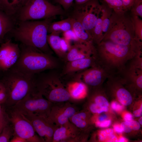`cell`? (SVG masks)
I'll return each instance as SVG.
<instances>
[{
    "instance_id": "816d5d0a",
    "label": "cell",
    "mask_w": 142,
    "mask_h": 142,
    "mask_svg": "<svg viewBox=\"0 0 142 142\" xmlns=\"http://www.w3.org/2000/svg\"><path fill=\"white\" fill-rule=\"evenodd\" d=\"M90 0H74L76 4L77 5L84 4L88 2Z\"/></svg>"
},
{
    "instance_id": "ba28073f",
    "label": "cell",
    "mask_w": 142,
    "mask_h": 142,
    "mask_svg": "<svg viewBox=\"0 0 142 142\" xmlns=\"http://www.w3.org/2000/svg\"><path fill=\"white\" fill-rule=\"evenodd\" d=\"M53 103L35 88L13 106L24 116L33 114L48 117Z\"/></svg>"
},
{
    "instance_id": "f35d334b",
    "label": "cell",
    "mask_w": 142,
    "mask_h": 142,
    "mask_svg": "<svg viewBox=\"0 0 142 142\" xmlns=\"http://www.w3.org/2000/svg\"><path fill=\"white\" fill-rule=\"evenodd\" d=\"M71 46L70 42L67 40L63 37L61 38V48L62 52L64 54L65 57L67 53L70 49Z\"/></svg>"
},
{
    "instance_id": "4dcf8cb0",
    "label": "cell",
    "mask_w": 142,
    "mask_h": 142,
    "mask_svg": "<svg viewBox=\"0 0 142 142\" xmlns=\"http://www.w3.org/2000/svg\"><path fill=\"white\" fill-rule=\"evenodd\" d=\"M113 11L116 13L124 12L121 0H103Z\"/></svg>"
},
{
    "instance_id": "7dc6e473",
    "label": "cell",
    "mask_w": 142,
    "mask_h": 142,
    "mask_svg": "<svg viewBox=\"0 0 142 142\" xmlns=\"http://www.w3.org/2000/svg\"><path fill=\"white\" fill-rule=\"evenodd\" d=\"M10 142H27L23 139L16 135L13 136L10 141Z\"/></svg>"
},
{
    "instance_id": "681fc988",
    "label": "cell",
    "mask_w": 142,
    "mask_h": 142,
    "mask_svg": "<svg viewBox=\"0 0 142 142\" xmlns=\"http://www.w3.org/2000/svg\"><path fill=\"white\" fill-rule=\"evenodd\" d=\"M142 115V105L141 104L140 108L134 111L133 113V115L135 117H139Z\"/></svg>"
},
{
    "instance_id": "8d00e7d4",
    "label": "cell",
    "mask_w": 142,
    "mask_h": 142,
    "mask_svg": "<svg viewBox=\"0 0 142 142\" xmlns=\"http://www.w3.org/2000/svg\"><path fill=\"white\" fill-rule=\"evenodd\" d=\"M89 108L90 111L94 113L100 114L104 112L107 111L108 109V107H101L94 103L90 104Z\"/></svg>"
},
{
    "instance_id": "db71d44e",
    "label": "cell",
    "mask_w": 142,
    "mask_h": 142,
    "mask_svg": "<svg viewBox=\"0 0 142 142\" xmlns=\"http://www.w3.org/2000/svg\"><path fill=\"white\" fill-rule=\"evenodd\" d=\"M127 140L126 139L123 137H121L118 140V142H124L127 141Z\"/></svg>"
},
{
    "instance_id": "836d02e7",
    "label": "cell",
    "mask_w": 142,
    "mask_h": 142,
    "mask_svg": "<svg viewBox=\"0 0 142 142\" xmlns=\"http://www.w3.org/2000/svg\"><path fill=\"white\" fill-rule=\"evenodd\" d=\"M142 52L137 54L131 60V67L142 69Z\"/></svg>"
},
{
    "instance_id": "8992f818",
    "label": "cell",
    "mask_w": 142,
    "mask_h": 142,
    "mask_svg": "<svg viewBox=\"0 0 142 142\" xmlns=\"http://www.w3.org/2000/svg\"><path fill=\"white\" fill-rule=\"evenodd\" d=\"M53 69L35 75L34 84L36 90L53 103L72 100L65 87Z\"/></svg>"
},
{
    "instance_id": "277c9868",
    "label": "cell",
    "mask_w": 142,
    "mask_h": 142,
    "mask_svg": "<svg viewBox=\"0 0 142 142\" xmlns=\"http://www.w3.org/2000/svg\"><path fill=\"white\" fill-rule=\"evenodd\" d=\"M19 47V57L12 68L25 74L34 75L58 67V63L52 55L22 44Z\"/></svg>"
},
{
    "instance_id": "9c48e42d",
    "label": "cell",
    "mask_w": 142,
    "mask_h": 142,
    "mask_svg": "<svg viewBox=\"0 0 142 142\" xmlns=\"http://www.w3.org/2000/svg\"><path fill=\"white\" fill-rule=\"evenodd\" d=\"M4 108L13 126L14 135L23 139L27 142H43L36 134L31 122L25 116L13 106Z\"/></svg>"
},
{
    "instance_id": "b9f144b4",
    "label": "cell",
    "mask_w": 142,
    "mask_h": 142,
    "mask_svg": "<svg viewBox=\"0 0 142 142\" xmlns=\"http://www.w3.org/2000/svg\"><path fill=\"white\" fill-rule=\"evenodd\" d=\"M74 0H59L58 2L65 10H67L72 5Z\"/></svg>"
},
{
    "instance_id": "e575fe53",
    "label": "cell",
    "mask_w": 142,
    "mask_h": 142,
    "mask_svg": "<svg viewBox=\"0 0 142 142\" xmlns=\"http://www.w3.org/2000/svg\"><path fill=\"white\" fill-rule=\"evenodd\" d=\"M94 103L97 105L103 107H108L109 105L108 102L104 97L100 95L94 96Z\"/></svg>"
},
{
    "instance_id": "603a6c76",
    "label": "cell",
    "mask_w": 142,
    "mask_h": 142,
    "mask_svg": "<svg viewBox=\"0 0 142 142\" xmlns=\"http://www.w3.org/2000/svg\"><path fill=\"white\" fill-rule=\"evenodd\" d=\"M99 1L101 2L102 32L104 37L109 27L110 18L113 10L103 1L99 0Z\"/></svg>"
},
{
    "instance_id": "5b68a950",
    "label": "cell",
    "mask_w": 142,
    "mask_h": 142,
    "mask_svg": "<svg viewBox=\"0 0 142 142\" xmlns=\"http://www.w3.org/2000/svg\"><path fill=\"white\" fill-rule=\"evenodd\" d=\"M1 81L5 87L6 97L4 108L14 106L35 89L34 75L23 73L12 68L3 72Z\"/></svg>"
},
{
    "instance_id": "9a60e30c",
    "label": "cell",
    "mask_w": 142,
    "mask_h": 142,
    "mask_svg": "<svg viewBox=\"0 0 142 142\" xmlns=\"http://www.w3.org/2000/svg\"><path fill=\"white\" fill-rule=\"evenodd\" d=\"M18 44L9 40L0 47V70L3 72L11 68L16 63L20 54Z\"/></svg>"
},
{
    "instance_id": "ab89813d",
    "label": "cell",
    "mask_w": 142,
    "mask_h": 142,
    "mask_svg": "<svg viewBox=\"0 0 142 142\" xmlns=\"http://www.w3.org/2000/svg\"><path fill=\"white\" fill-rule=\"evenodd\" d=\"M61 32L60 27V21L51 23L48 28V33H60Z\"/></svg>"
},
{
    "instance_id": "11a10c76",
    "label": "cell",
    "mask_w": 142,
    "mask_h": 142,
    "mask_svg": "<svg viewBox=\"0 0 142 142\" xmlns=\"http://www.w3.org/2000/svg\"><path fill=\"white\" fill-rule=\"evenodd\" d=\"M139 123L140 124L142 125V117H141L139 119Z\"/></svg>"
},
{
    "instance_id": "f6af8a7d",
    "label": "cell",
    "mask_w": 142,
    "mask_h": 142,
    "mask_svg": "<svg viewBox=\"0 0 142 142\" xmlns=\"http://www.w3.org/2000/svg\"><path fill=\"white\" fill-rule=\"evenodd\" d=\"M128 122L132 130H138L140 128L141 126L139 122L133 120Z\"/></svg>"
},
{
    "instance_id": "bcb514c9",
    "label": "cell",
    "mask_w": 142,
    "mask_h": 142,
    "mask_svg": "<svg viewBox=\"0 0 142 142\" xmlns=\"http://www.w3.org/2000/svg\"><path fill=\"white\" fill-rule=\"evenodd\" d=\"M111 106L113 109L117 111H121L123 108V106L120 104L116 102L115 101L112 102Z\"/></svg>"
},
{
    "instance_id": "f5cc1de1",
    "label": "cell",
    "mask_w": 142,
    "mask_h": 142,
    "mask_svg": "<svg viewBox=\"0 0 142 142\" xmlns=\"http://www.w3.org/2000/svg\"><path fill=\"white\" fill-rule=\"evenodd\" d=\"M107 116L105 115H101L99 116L96 121H101L106 120Z\"/></svg>"
},
{
    "instance_id": "9f6ffc18",
    "label": "cell",
    "mask_w": 142,
    "mask_h": 142,
    "mask_svg": "<svg viewBox=\"0 0 142 142\" xmlns=\"http://www.w3.org/2000/svg\"><path fill=\"white\" fill-rule=\"evenodd\" d=\"M59 0H56V1L58 2Z\"/></svg>"
},
{
    "instance_id": "8fae6325",
    "label": "cell",
    "mask_w": 142,
    "mask_h": 142,
    "mask_svg": "<svg viewBox=\"0 0 142 142\" xmlns=\"http://www.w3.org/2000/svg\"><path fill=\"white\" fill-rule=\"evenodd\" d=\"M78 73L73 80L80 81L86 85L93 87L100 85L111 75L108 71L99 63Z\"/></svg>"
},
{
    "instance_id": "83f0119b",
    "label": "cell",
    "mask_w": 142,
    "mask_h": 142,
    "mask_svg": "<svg viewBox=\"0 0 142 142\" xmlns=\"http://www.w3.org/2000/svg\"><path fill=\"white\" fill-rule=\"evenodd\" d=\"M99 140L104 142H118V139L114 134L112 129H108L102 130L98 134Z\"/></svg>"
},
{
    "instance_id": "2e32d148",
    "label": "cell",
    "mask_w": 142,
    "mask_h": 142,
    "mask_svg": "<svg viewBox=\"0 0 142 142\" xmlns=\"http://www.w3.org/2000/svg\"><path fill=\"white\" fill-rule=\"evenodd\" d=\"M97 54L93 43L86 44L80 42L74 43L67 53L64 60L66 62L88 57Z\"/></svg>"
},
{
    "instance_id": "cb8c5ba5",
    "label": "cell",
    "mask_w": 142,
    "mask_h": 142,
    "mask_svg": "<svg viewBox=\"0 0 142 142\" xmlns=\"http://www.w3.org/2000/svg\"><path fill=\"white\" fill-rule=\"evenodd\" d=\"M12 20L7 15L0 12V42L5 35L12 28Z\"/></svg>"
},
{
    "instance_id": "f1b7e54d",
    "label": "cell",
    "mask_w": 142,
    "mask_h": 142,
    "mask_svg": "<svg viewBox=\"0 0 142 142\" xmlns=\"http://www.w3.org/2000/svg\"><path fill=\"white\" fill-rule=\"evenodd\" d=\"M14 134L13 126L10 121L4 128L0 134V142H9Z\"/></svg>"
},
{
    "instance_id": "f907efd6",
    "label": "cell",
    "mask_w": 142,
    "mask_h": 142,
    "mask_svg": "<svg viewBox=\"0 0 142 142\" xmlns=\"http://www.w3.org/2000/svg\"><path fill=\"white\" fill-rule=\"evenodd\" d=\"M113 128L115 131L117 133H120L123 131L121 125H114Z\"/></svg>"
},
{
    "instance_id": "4fadbf2b",
    "label": "cell",
    "mask_w": 142,
    "mask_h": 142,
    "mask_svg": "<svg viewBox=\"0 0 142 142\" xmlns=\"http://www.w3.org/2000/svg\"><path fill=\"white\" fill-rule=\"evenodd\" d=\"M84 130L78 128L69 120L55 130L52 142L82 141L85 138Z\"/></svg>"
},
{
    "instance_id": "7a4b0ae2",
    "label": "cell",
    "mask_w": 142,
    "mask_h": 142,
    "mask_svg": "<svg viewBox=\"0 0 142 142\" xmlns=\"http://www.w3.org/2000/svg\"><path fill=\"white\" fill-rule=\"evenodd\" d=\"M53 18L40 21H21L14 31L15 39L21 44L52 55L53 53L48 44L47 38L48 27Z\"/></svg>"
},
{
    "instance_id": "d590c367",
    "label": "cell",
    "mask_w": 142,
    "mask_h": 142,
    "mask_svg": "<svg viewBox=\"0 0 142 142\" xmlns=\"http://www.w3.org/2000/svg\"><path fill=\"white\" fill-rule=\"evenodd\" d=\"M63 37L70 42H80L72 29L63 32Z\"/></svg>"
},
{
    "instance_id": "60d3db41",
    "label": "cell",
    "mask_w": 142,
    "mask_h": 142,
    "mask_svg": "<svg viewBox=\"0 0 142 142\" xmlns=\"http://www.w3.org/2000/svg\"><path fill=\"white\" fill-rule=\"evenodd\" d=\"M135 0H121L124 12L130 11Z\"/></svg>"
},
{
    "instance_id": "d6986e66",
    "label": "cell",
    "mask_w": 142,
    "mask_h": 142,
    "mask_svg": "<svg viewBox=\"0 0 142 142\" xmlns=\"http://www.w3.org/2000/svg\"><path fill=\"white\" fill-rule=\"evenodd\" d=\"M71 20L72 29L80 42L86 43H93L92 37L78 21L72 17ZM94 44V43H93Z\"/></svg>"
},
{
    "instance_id": "ac0fdd59",
    "label": "cell",
    "mask_w": 142,
    "mask_h": 142,
    "mask_svg": "<svg viewBox=\"0 0 142 142\" xmlns=\"http://www.w3.org/2000/svg\"><path fill=\"white\" fill-rule=\"evenodd\" d=\"M66 88L73 100L82 99L87 94V86L80 81L73 80L68 83Z\"/></svg>"
},
{
    "instance_id": "6da1fadb",
    "label": "cell",
    "mask_w": 142,
    "mask_h": 142,
    "mask_svg": "<svg viewBox=\"0 0 142 142\" xmlns=\"http://www.w3.org/2000/svg\"><path fill=\"white\" fill-rule=\"evenodd\" d=\"M96 49L99 63L111 74L121 73L126 63L142 52L141 50L105 40H102Z\"/></svg>"
},
{
    "instance_id": "ffe728a7",
    "label": "cell",
    "mask_w": 142,
    "mask_h": 142,
    "mask_svg": "<svg viewBox=\"0 0 142 142\" xmlns=\"http://www.w3.org/2000/svg\"><path fill=\"white\" fill-rule=\"evenodd\" d=\"M122 72L124 73L123 79L131 81L139 88H142V69L129 66L127 70L125 69Z\"/></svg>"
},
{
    "instance_id": "d4e9b609",
    "label": "cell",
    "mask_w": 142,
    "mask_h": 142,
    "mask_svg": "<svg viewBox=\"0 0 142 142\" xmlns=\"http://www.w3.org/2000/svg\"><path fill=\"white\" fill-rule=\"evenodd\" d=\"M93 43L97 45L103 40L104 36L102 32V11L99 15L97 21L95 26L92 34Z\"/></svg>"
},
{
    "instance_id": "f546056e",
    "label": "cell",
    "mask_w": 142,
    "mask_h": 142,
    "mask_svg": "<svg viewBox=\"0 0 142 142\" xmlns=\"http://www.w3.org/2000/svg\"><path fill=\"white\" fill-rule=\"evenodd\" d=\"M131 16L133 23L135 37L137 39L142 42V20L137 16Z\"/></svg>"
},
{
    "instance_id": "52a82bcc",
    "label": "cell",
    "mask_w": 142,
    "mask_h": 142,
    "mask_svg": "<svg viewBox=\"0 0 142 142\" xmlns=\"http://www.w3.org/2000/svg\"><path fill=\"white\" fill-rule=\"evenodd\" d=\"M21 21L46 19L64 14L60 6L47 0H29L19 11Z\"/></svg>"
},
{
    "instance_id": "4316f807",
    "label": "cell",
    "mask_w": 142,
    "mask_h": 142,
    "mask_svg": "<svg viewBox=\"0 0 142 142\" xmlns=\"http://www.w3.org/2000/svg\"><path fill=\"white\" fill-rule=\"evenodd\" d=\"M117 98L123 105L128 106L132 103L133 98L130 93L127 89L121 87L118 89L116 92Z\"/></svg>"
},
{
    "instance_id": "5bb4252c",
    "label": "cell",
    "mask_w": 142,
    "mask_h": 142,
    "mask_svg": "<svg viewBox=\"0 0 142 142\" xmlns=\"http://www.w3.org/2000/svg\"><path fill=\"white\" fill-rule=\"evenodd\" d=\"M78 111L77 107L69 101L53 103L48 117L59 127L67 123Z\"/></svg>"
},
{
    "instance_id": "30bf717a",
    "label": "cell",
    "mask_w": 142,
    "mask_h": 142,
    "mask_svg": "<svg viewBox=\"0 0 142 142\" xmlns=\"http://www.w3.org/2000/svg\"><path fill=\"white\" fill-rule=\"evenodd\" d=\"M99 0H90L84 4L78 5L72 17L80 23L92 36L101 11Z\"/></svg>"
},
{
    "instance_id": "6f0895ef",
    "label": "cell",
    "mask_w": 142,
    "mask_h": 142,
    "mask_svg": "<svg viewBox=\"0 0 142 142\" xmlns=\"http://www.w3.org/2000/svg\"><path fill=\"white\" fill-rule=\"evenodd\" d=\"M1 0V2L3 0Z\"/></svg>"
},
{
    "instance_id": "3957f363",
    "label": "cell",
    "mask_w": 142,
    "mask_h": 142,
    "mask_svg": "<svg viewBox=\"0 0 142 142\" xmlns=\"http://www.w3.org/2000/svg\"><path fill=\"white\" fill-rule=\"evenodd\" d=\"M102 40L142 50V42L135 37L132 16L128 12L116 13L113 11L109 29Z\"/></svg>"
},
{
    "instance_id": "1f68e13d",
    "label": "cell",
    "mask_w": 142,
    "mask_h": 142,
    "mask_svg": "<svg viewBox=\"0 0 142 142\" xmlns=\"http://www.w3.org/2000/svg\"><path fill=\"white\" fill-rule=\"evenodd\" d=\"M131 15L142 18V0H135L130 10Z\"/></svg>"
},
{
    "instance_id": "c3c4849f",
    "label": "cell",
    "mask_w": 142,
    "mask_h": 142,
    "mask_svg": "<svg viewBox=\"0 0 142 142\" xmlns=\"http://www.w3.org/2000/svg\"><path fill=\"white\" fill-rule=\"evenodd\" d=\"M124 119L125 121L129 122L133 120L132 115L129 113H126L124 115Z\"/></svg>"
},
{
    "instance_id": "7402d4cb",
    "label": "cell",
    "mask_w": 142,
    "mask_h": 142,
    "mask_svg": "<svg viewBox=\"0 0 142 142\" xmlns=\"http://www.w3.org/2000/svg\"><path fill=\"white\" fill-rule=\"evenodd\" d=\"M59 33H54L48 34L47 41L49 47L60 59L64 60L65 56L62 52L60 46L61 37Z\"/></svg>"
},
{
    "instance_id": "d6a6232c",
    "label": "cell",
    "mask_w": 142,
    "mask_h": 142,
    "mask_svg": "<svg viewBox=\"0 0 142 142\" xmlns=\"http://www.w3.org/2000/svg\"><path fill=\"white\" fill-rule=\"evenodd\" d=\"M10 122L8 115L3 107L0 110V134L4 128Z\"/></svg>"
},
{
    "instance_id": "e0dca14e",
    "label": "cell",
    "mask_w": 142,
    "mask_h": 142,
    "mask_svg": "<svg viewBox=\"0 0 142 142\" xmlns=\"http://www.w3.org/2000/svg\"><path fill=\"white\" fill-rule=\"evenodd\" d=\"M98 63L97 54L88 57L67 62L64 67L62 74L67 75L78 73Z\"/></svg>"
},
{
    "instance_id": "44dd1931",
    "label": "cell",
    "mask_w": 142,
    "mask_h": 142,
    "mask_svg": "<svg viewBox=\"0 0 142 142\" xmlns=\"http://www.w3.org/2000/svg\"><path fill=\"white\" fill-rule=\"evenodd\" d=\"M69 120L78 128L85 130L89 125V115L85 111H77Z\"/></svg>"
},
{
    "instance_id": "7bdbcfd3",
    "label": "cell",
    "mask_w": 142,
    "mask_h": 142,
    "mask_svg": "<svg viewBox=\"0 0 142 142\" xmlns=\"http://www.w3.org/2000/svg\"><path fill=\"white\" fill-rule=\"evenodd\" d=\"M111 121L110 120H106L104 121H96L95 122L96 126L100 127H107L111 124Z\"/></svg>"
},
{
    "instance_id": "7c38bea8",
    "label": "cell",
    "mask_w": 142,
    "mask_h": 142,
    "mask_svg": "<svg viewBox=\"0 0 142 142\" xmlns=\"http://www.w3.org/2000/svg\"><path fill=\"white\" fill-rule=\"evenodd\" d=\"M24 116L43 142H52L53 134L58 127L48 117L33 114Z\"/></svg>"
},
{
    "instance_id": "74e56055",
    "label": "cell",
    "mask_w": 142,
    "mask_h": 142,
    "mask_svg": "<svg viewBox=\"0 0 142 142\" xmlns=\"http://www.w3.org/2000/svg\"><path fill=\"white\" fill-rule=\"evenodd\" d=\"M61 32H63L72 29V24L71 18L60 21Z\"/></svg>"
},
{
    "instance_id": "ee69618b",
    "label": "cell",
    "mask_w": 142,
    "mask_h": 142,
    "mask_svg": "<svg viewBox=\"0 0 142 142\" xmlns=\"http://www.w3.org/2000/svg\"><path fill=\"white\" fill-rule=\"evenodd\" d=\"M120 125L123 131L125 133H129L132 130L128 122H123L121 123Z\"/></svg>"
},
{
    "instance_id": "680465c9",
    "label": "cell",
    "mask_w": 142,
    "mask_h": 142,
    "mask_svg": "<svg viewBox=\"0 0 142 142\" xmlns=\"http://www.w3.org/2000/svg\"><path fill=\"white\" fill-rule=\"evenodd\" d=\"M1 2V0H0V4Z\"/></svg>"
},
{
    "instance_id": "484cf974",
    "label": "cell",
    "mask_w": 142,
    "mask_h": 142,
    "mask_svg": "<svg viewBox=\"0 0 142 142\" xmlns=\"http://www.w3.org/2000/svg\"><path fill=\"white\" fill-rule=\"evenodd\" d=\"M29 0H3L1 2L12 13L19 11Z\"/></svg>"
}]
</instances>
